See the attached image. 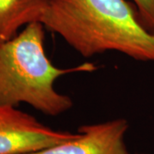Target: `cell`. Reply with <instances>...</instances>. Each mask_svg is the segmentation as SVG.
<instances>
[{
	"instance_id": "7",
	"label": "cell",
	"mask_w": 154,
	"mask_h": 154,
	"mask_svg": "<svg viewBox=\"0 0 154 154\" xmlns=\"http://www.w3.org/2000/svg\"><path fill=\"white\" fill-rule=\"evenodd\" d=\"M131 154V153H130ZM134 154H147V153H134Z\"/></svg>"
},
{
	"instance_id": "6",
	"label": "cell",
	"mask_w": 154,
	"mask_h": 154,
	"mask_svg": "<svg viewBox=\"0 0 154 154\" xmlns=\"http://www.w3.org/2000/svg\"><path fill=\"white\" fill-rule=\"evenodd\" d=\"M145 26L154 32V0H133Z\"/></svg>"
},
{
	"instance_id": "3",
	"label": "cell",
	"mask_w": 154,
	"mask_h": 154,
	"mask_svg": "<svg viewBox=\"0 0 154 154\" xmlns=\"http://www.w3.org/2000/svg\"><path fill=\"white\" fill-rule=\"evenodd\" d=\"M78 135V131L53 129L15 106L0 105V154L28 153Z\"/></svg>"
},
{
	"instance_id": "4",
	"label": "cell",
	"mask_w": 154,
	"mask_h": 154,
	"mask_svg": "<svg viewBox=\"0 0 154 154\" xmlns=\"http://www.w3.org/2000/svg\"><path fill=\"white\" fill-rule=\"evenodd\" d=\"M128 128L125 118L82 125L77 137L24 154H130L125 141Z\"/></svg>"
},
{
	"instance_id": "1",
	"label": "cell",
	"mask_w": 154,
	"mask_h": 154,
	"mask_svg": "<svg viewBox=\"0 0 154 154\" xmlns=\"http://www.w3.org/2000/svg\"><path fill=\"white\" fill-rule=\"evenodd\" d=\"M40 22L84 57L116 51L154 63V32L126 0H50Z\"/></svg>"
},
{
	"instance_id": "5",
	"label": "cell",
	"mask_w": 154,
	"mask_h": 154,
	"mask_svg": "<svg viewBox=\"0 0 154 154\" xmlns=\"http://www.w3.org/2000/svg\"><path fill=\"white\" fill-rule=\"evenodd\" d=\"M50 0H0V43L9 40L18 30L40 22Z\"/></svg>"
},
{
	"instance_id": "2",
	"label": "cell",
	"mask_w": 154,
	"mask_h": 154,
	"mask_svg": "<svg viewBox=\"0 0 154 154\" xmlns=\"http://www.w3.org/2000/svg\"><path fill=\"white\" fill-rule=\"evenodd\" d=\"M45 27L40 22L27 25L9 40L0 43V105L26 103L46 116H57L73 107V100L58 93L54 84L61 76L98 69L93 63L55 66L45 51Z\"/></svg>"
}]
</instances>
